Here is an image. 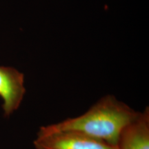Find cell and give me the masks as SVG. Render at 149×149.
I'll return each mask as SVG.
<instances>
[{"mask_svg":"<svg viewBox=\"0 0 149 149\" xmlns=\"http://www.w3.org/2000/svg\"><path fill=\"white\" fill-rule=\"evenodd\" d=\"M138 113L109 95L100 99L83 115L42 126L37 134L77 132L117 146L123 129Z\"/></svg>","mask_w":149,"mask_h":149,"instance_id":"1","label":"cell"},{"mask_svg":"<svg viewBox=\"0 0 149 149\" xmlns=\"http://www.w3.org/2000/svg\"><path fill=\"white\" fill-rule=\"evenodd\" d=\"M34 146L36 149H118L116 146L72 131L37 134Z\"/></svg>","mask_w":149,"mask_h":149,"instance_id":"2","label":"cell"},{"mask_svg":"<svg viewBox=\"0 0 149 149\" xmlns=\"http://www.w3.org/2000/svg\"><path fill=\"white\" fill-rule=\"evenodd\" d=\"M24 75L12 67L0 66V97L5 117H9L19 107L26 88Z\"/></svg>","mask_w":149,"mask_h":149,"instance_id":"3","label":"cell"},{"mask_svg":"<svg viewBox=\"0 0 149 149\" xmlns=\"http://www.w3.org/2000/svg\"><path fill=\"white\" fill-rule=\"evenodd\" d=\"M118 149H149V110L139 112L123 129L119 137Z\"/></svg>","mask_w":149,"mask_h":149,"instance_id":"4","label":"cell"}]
</instances>
